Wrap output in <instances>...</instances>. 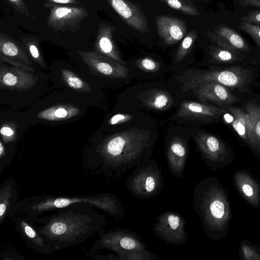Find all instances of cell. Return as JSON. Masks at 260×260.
I'll list each match as a JSON object with an SVG mask.
<instances>
[{
  "instance_id": "1",
  "label": "cell",
  "mask_w": 260,
  "mask_h": 260,
  "mask_svg": "<svg viewBox=\"0 0 260 260\" xmlns=\"http://www.w3.org/2000/svg\"><path fill=\"white\" fill-rule=\"evenodd\" d=\"M88 203H76L34 222L41 224L36 226L38 232L55 251L79 245L104 231L106 218Z\"/></svg>"
},
{
  "instance_id": "2",
  "label": "cell",
  "mask_w": 260,
  "mask_h": 260,
  "mask_svg": "<svg viewBox=\"0 0 260 260\" xmlns=\"http://www.w3.org/2000/svg\"><path fill=\"white\" fill-rule=\"evenodd\" d=\"M152 145L150 132L136 128L106 137L97 147V159L89 168L96 174L122 176L149 158Z\"/></svg>"
},
{
  "instance_id": "3",
  "label": "cell",
  "mask_w": 260,
  "mask_h": 260,
  "mask_svg": "<svg viewBox=\"0 0 260 260\" xmlns=\"http://www.w3.org/2000/svg\"><path fill=\"white\" fill-rule=\"evenodd\" d=\"M192 207L207 237L219 241L228 235L232 212L226 190L216 177L200 180L193 190Z\"/></svg>"
},
{
  "instance_id": "4",
  "label": "cell",
  "mask_w": 260,
  "mask_h": 260,
  "mask_svg": "<svg viewBox=\"0 0 260 260\" xmlns=\"http://www.w3.org/2000/svg\"><path fill=\"white\" fill-rule=\"evenodd\" d=\"M76 203L91 204L116 218H122L125 213L120 200L116 194L112 193L71 197L45 194L27 197L19 201L14 208L13 216L17 213L23 214L35 221L45 212L54 211Z\"/></svg>"
},
{
  "instance_id": "5",
  "label": "cell",
  "mask_w": 260,
  "mask_h": 260,
  "mask_svg": "<svg viewBox=\"0 0 260 260\" xmlns=\"http://www.w3.org/2000/svg\"><path fill=\"white\" fill-rule=\"evenodd\" d=\"M249 71L240 67L219 70H188L180 76L182 92H186L198 85L215 82L233 88H243L250 78Z\"/></svg>"
},
{
  "instance_id": "6",
  "label": "cell",
  "mask_w": 260,
  "mask_h": 260,
  "mask_svg": "<svg viewBox=\"0 0 260 260\" xmlns=\"http://www.w3.org/2000/svg\"><path fill=\"white\" fill-rule=\"evenodd\" d=\"M128 192L140 199L156 196L164 186L162 172L154 159L146 158L135 167L125 181Z\"/></svg>"
},
{
  "instance_id": "7",
  "label": "cell",
  "mask_w": 260,
  "mask_h": 260,
  "mask_svg": "<svg viewBox=\"0 0 260 260\" xmlns=\"http://www.w3.org/2000/svg\"><path fill=\"white\" fill-rule=\"evenodd\" d=\"M99 235V239L93 245L91 251L108 249L115 252L118 260L130 254L146 250V245L136 233L123 229L116 228Z\"/></svg>"
},
{
  "instance_id": "8",
  "label": "cell",
  "mask_w": 260,
  "mask_h": 260,
  "mask_svg": "<svg viewBox=\"0 0 260 260\" xmlns=\"http://www.w3.org/2000/svg\"><path fill=\"white\" fill-rule=\"evenodd\" d=\"M195 142L203 160L212 171L223 168L234 160L231 148L214 135L199 133L195 137Z\"/></svg>"
},
{
  "instance_id": "9",
  "label": "cell",
  "mask_w": 260,
  "mask_h": 260,
  "mask_svg": "<svg viewBox=\"0 0 260 260\" xmlns=\"http://www.w3.org/2000/svg\"><path fill=\"white\" fill-rule=\"evenodd\" d=\"M186 224L182 215L175 211H167L157 217L152 231L166 243L178 246L185 243L188 240Z\"/></svg>"
},
{
  "instance_id": "10",
  "label": "cell",
  "mask_w": 260,
  "mask_h": 260,
  "mask_svg": "<svg viewBox=\"0 0 260 260\" xmlns=\"http://www.w3.org/2000/svg\"><path fill=\"white\" fill-rule=\"evenodd\" d=\"M50 8L47 26L55 31L78 30L81 22L89 14L84 7L54 5Z\"/></svg>"
},
{
  "instance_id": "11",
  "label": "cell",
  "mask_w": 260,
  "mask_h": 260,
  "mask_svg": "<svg viewBox=\"0 0 260 260\" xmlns=\"http://www.w3.org/2000/svg\"><path fill=\"white\" fill-rule=\"evenodd\" d=\"M13 225L25 245L36 252L49 255L54 250L38 232L35 222L23 214L13 217Z\"/></svg>"
},
{
  "instance_id": "12",
  "label": "cell",
  "mask_w": 260,
  "mask_h": 260,
  "mask_svg": "<svg viewBox=\"0 0 260 260\" xmlns=\"http://www.w3.org/2000/svg\"><path fill=\"white\" fill-rule=\"evenodd\" d=\"M83 61L95 72L111 78H125L128 70L119 62L96 51H78Z\"/></svg>"
},
{
  "instance_id": "13",
  "label": "cell",
  "mask_w": 260,
  "mask_h": 260,
  "mask_svg": "<svg viewBox=\"0 0 260 260\" xmlns=\"http://www.w3.org/2000/svg\"><path fill=\"white\" fill-rule=\"evenodd\" d=\"M38 77L32 73L14 67H8L1 62L0 87L2 89L25 91L34 87Z\"/></svg>"
},
{
  "instance_id": "14",
  "label": "cell",
  "mask_w": 260,
  "mask_h": 260,
  "mask_svg": "<svg viewBox=\"0 0 260 260\" xmlns=\"http://www.w3.org/2000/svg\"><path fill=\"white\" fill-rule=\"evenodd\" d=\"M0 61L31 73L35 71L20 44L3 32L0 33Z\"/></svg>"
},
{
  "instance_id": "15",
  "label": "cell",
  "mask_w": 260,
  "mask_h": 260,
  "mask_svg": "<svg viewBox=\"0 0 260 260\" xmlns=\"http://www.w3.org/2000/svg\"><path fill=\"white\" fill-rule=\"evenodd\" d=\"M122 20L136 30L142 33L149 31L147 19L142 11L128 0H107Z\"/></svg>"
},
{
  "instance_id": "16",
  "label": "cell",
  "mask_w": 260,
  "mask_h": 260,
  "mask_svg": "<svg viewBox=\"0 0 260 260\" xmlns=\"http://www.w3.org/2000/svg\"><path fill=\"white\" fill-rule=\"evenodd\" d=\"M225 112V109L213 105L184 101L180 104L176 116L184 119L208 122L218 118Z\"/></svg>"
},
{
  "instance_id": "17",
  "label": "cell",
  "mask_w": 260,
  "mask_h": 260,
  "mask_svg": "<svg viewBox=\"0 0 260 260\" xmlns=\"http://www.w3.org/2000/svg\"><path fill=\"white\" fill-rule=\"evenodd\" d=\"M234 184L239 194L251 206L260 207V184L250 173L245 170L236 171Z\"/></svg>"
},
{
  "instance_id": "18",
  "label": "cell",
  "mask_w": 260,
  "mask_h": 260,
  "mask_svg": "<svg viewBox=\"0 0 260 260\" xmlns=\"http://www.w3.org/2000/svg\"><path fill=\"white\" fill-rule=\"evenodd\" d=\"M155 24L159 37L168 45L181 40L187 30L186 23L182 20L169 15L157 16Z\"/></svg>"
},
{
  "instance_id": "19",
  "label": "cell",
  "mask_w": 260,
  "mask_h": 260,
  "mask_svg": "<svg viewBox=\"0 0 260 260\" xmlns=\"http://www.w3.org/2000/svg\"><path fill=\"white\" fill-rule=\"evenodd\" d=\"M193 89L197 97L203 102L229 105L239 100L226 86L215 82L203 83Z\"/></svg>"
},
{
  "instance_id": "20",
  "label": "cell",
  "mask_w": 260,
  "mask_h": 260,
  "mask_svg": "<svg viewBox=\"0 0 260 260\" xmlns=\"http://www.w3.org/2000/svg\"><path fill=\"white\" fill-rule=\"evenodd\" d=\"M188 155V148L184 140L174 137L167 147L168 166L172 175L178 178L184 174Z\"/></svg>"
},
{
  "instance_id": "21",
  "label": "cell",
  "mask_w": 260,
  "mask_h": 260,
  "mask_svg": "<svg viewBox=\"0 0 260 260\" xmlns=\"http://www.w3.org/2000/svg\"><path fill=\"white\" fill-rule=\"evenodd\" d=\"M208 38L216 45L241 52H248L249 47L243 38L231 27L217 26L213 31H209Z\"/></svg>"
},
{
  "instance_id": "22",
  "label": "cell",
  "mask_w": 260,
  "mask_h": 260,
  "mask_svg": "<svg viewBox=\"0 0 260 260\" xmlns=\"http://www.w3.org/2000/svg\"><path fill=\"white\" fill-rule=\"evenodd\" d=\"M114 30V27L108 24L102 23L100 25L94 44L95 49L96 52L125 65L113 39Z\"/></svg>"
},
{
  "instance_id": "23",
  "label": "cell",
  "mask_w": 260,
  "mask_h": 260,
  "mask_svg": "<svg viewBox=\"0 0 260 260\" xmlns=\"http://www.w3.org/2000/svg\"><path fill=\"white\" fill-rule=\"evenodd\" d=\"M19 201L17 187L11 179L4 182L0 189V223L13 216V210Z\"/></svg>"
},
{
  "instance_id": "24",
  "label": "cell",
  "mask_w": 260,
  "mask_h": 260,
  "mask_svg": "<svg viewBox=\"0 0 260 260\" xmlns=\"http://www.w3.org/2000/svg\"><path fill=\"white\" fill-rule=\"evenodd\" d=\"M245 111L249 116L250 123L249 147L255 155L260 157V104L248 102L245 106Z\"/></svg>"
},
{
  "instance_id": "25",
  "label": "cell",
  "mask_w": 260,
  "mask_h": 260,
  "mask_svg": "<svg viewBox=\"0 0 260 260\" xmlns=\"http://www.w3.org/2000/svg\"><path fill=\"white\" fill-rule=\"evenodd\" d=\"M140 100L143 105L154 109L165 110L173 103V99L167 91L151 89L141 94Z\"/></svg>"
},
{
  "instance_id": "26",
  "label": "cell",
  "mask_w": 260,
  "mask_h": 260,
  "mask_svg": "<svg viewBox=\"0 0 260 260\" xmlns=\"http://www.w3.org/2000/svg\"><path fill=\"white\" fill-rule=\"evenodd\" d=\"M80 112V109L72 105L59 104L40 111L37 115L40 119L51 121L67 120Z\"/></svg>"
},
{
  "instance_id": "27",
  "label": "cell",
  "mask_w": 260,
  "mask_h": 260,
  "mask_svg": "<svg viewBox=\"0 0 260 260\" xmlns=\"http://www.w3.org/2000/svg\"><path fill=\"white\" fill-rule=\"evenodd\" d=\"M228 110L233 116L232 126L244 142L249 146L251 140L250 123L245 111L238 107H229Z\"/></svg>"
},
{
  "instance_id": "28",
  "label": "cell",
  "mask_w": 260,
  "mask_h": 260,
  "mask_svg": "<svg viewBox=\"0 0 260 260\" xmlns=\"http://www.w3.org/2000/svg\"><path fill=\"white\" fill-rule=\"evenodd\" d=\"M211 61L217 63H231L243 59L242 52L219 46H213L210 50Z\"/></svg>"
},
{
  "instance_id": "29",
  "label": "cell",
  "mask_w": 260,
  "mask_h": 260,
  "mask_svg": "<svg viewBox=\"0 0 260 260\" xmlns=\"http://www.w3.org/2000/svg\"><path fill=\"white\" fill-rule=\"evenodd\" d=\"M61 76L64 82L77 92L87 93L92 90L91 87L87 82L70 70L62 69Z\"/></svg>"
},
{
  "instance_id": "30",
  "label": "cell",
  "mask_w": 260,
  "mask_h": 260,
  "mask_svg": "<svg viewBox=\"0 0 260 260\" xmlns=\"http://www.w3.org/2000/svg\"><path fill=\"white\" fill-rule=\"evenodd\" d=\"M22 42L35 61L41 67L46 68V63L42 55L39 41L33 37H24Z\"/></svg>"
},
{
  "instance_id": "31",
  "label": "cell",
  "mask_w": 260,
  "mask_h": 260,
  "mask_svg": "<svg viewBox=\"0 0 260 260\" xmlns=\"http://www.w3.org/2000/svg\"><path fill=\"white\" fill-rule=\"evenodd\" d=\"M166 3L172 9L190 16H197L200 14L193 4L188 0H159Z\"/></svg>"
},
{
  "instance_id": "32",
  "label": "cell",
  "mask_w": 260,
  "mask_h": 260,
  "mask_svg": "<svg viewBox=\"0 0 260 260\" xmlns=\"http://www.w3.org/2000/svg\"><path fill=\"white\" fill-rule=\"evenodd\" d=\"M197 33L195 30H191L184 38L175 55V62L182 60L188 53L197 38Z\"/></svg>"
},
{
  "instance_id": "33",
  "label": "cell",
  "mask_w": 260,
  "mask_h": 260,
  "mask_svg": "<svg viewBox=\"0 0 260 260\" xmlns=\"http://www.w3.org/2000/svg\"><path fill=\"white\" fill-rule=\"evenodd\" d=\"M239 253L241 258L244 260H260V254L258 252L256 245L247 239L241 241Z\"/></svg>"
},
{
  "instance_id": "34",
  "label": "cell",
  "mask_w": 260,
  "mask_h": 260,
  "mask_svg": "<svg viewBox=\"0 0 260 260\" xmlns=\"http://www.w3.org/2000/svg\"><path fill=\"white\" fill-rule=\"evenodd\" d=\"M17 123L14 121L5 122L1 124L0 133L5 143L15 141L17 138Z\"/></svg>"
},
{
  "instance_id": "35",
  "label": "cell",
  "mask_w": 260,
  "mask_h": 260,
  "mask_svg": "<svg viewBox=\"0 0 260 260\" xmlns=\"http://www.w3.org/2000/svg\"><path fill=\"white\" fill-rule=\"evenodd\" d=\"M240 29L248 35L260 48V26L241 21Z\"/></svg>"
},
{
  "instance_id": "36",
  "label": "cell",
  "mask_w": 260,
  "mask_h": 260,
  "mask_svg": "<svg viewBox=\"0 0 260 260\" xmlns=\"http://www.w3.org/2000/svg\"><path fill=\"white\" fill-rule=\"evenodd\" d=\"M136 64L139 69L145 72H155L160 69L159 62L149 57L138 59Z\"/></svg>"
},
{
  "instance_id": "37",
  "label": "cell",
  "mask_w": 260,
  "mask_h": 260,
  "mask_svg": "<svg viewBox=\"0 0 260 260\" xmlns=\"http://www.w3.org/2000/svg\"><path fill=\"white\" fill-rule=\"evenodd\" d=\"M241 21L260 26V10L249 12L241 18Z\"/></svg>"
},
{
  "instance_id": "38",
  "label": "cell",
  "mask_w": 260,
  "mask_h": 260,
  "mask_svg": "<svg viewBox=\"0 0 260 260\" xmlns=\"http://www.w3.org/2000/svg\"><path fill=\"white\" fill-rule=\"evenodd\" d=\"M19 13L26 16L29 15V12L24 0H6Z\"/></svg>"
},
{
  "instance_id": "39",
  "label": "cell",
  "mask_w": 260,
  "mask_h": 260,
  "mask_svg": "<svg viewBox=\"0 0 260 260\" xmlns=\"http://www.w3.org/2000/svg\"><path fill=\"white\" fill-rule=\"evenodd\" d=\"M133 116L124 114H117L113 116L108 120V123L111 125L121 124L130 120Z\"/></svg>"
},
{
  "instance_id": "40",
  "label": "cell",
  "mask_w": 260,
  "mask_h": 260,
  "mask_svg": "<svg viewBox=\"0 0 260 260\" xmlns=\"http://www.w3.org/2000/svg\"><path fill=\"white\" fill-rule=\"evenodd\" d=\"M46 3L44 6L50 8L54 5H80L81 0H44Z\"/></svg>"
},
{
  "instance_id": "41",
  "label": "cell",
  "mask_w": 260,
  "mask_h": 260,
  "mask_svg": "<svg viewBox=\"0 0 260 260\" xmlns=\"http://www.w3.org/2000/svg\"><path fill=\"white\" fill-rule=\"evenodd\" d=\"M239 3L243 7L250 6L260 8V0H239Z\"/></svg>"
},
{
  "instance_id": "42",
  "label": "cell",
  "mask_w": 260,
  "mask_h": 260,
  "mask_svg": "<svg viewBox=\"0 0 260 260\" xmlns=\"http://www.w3.org/2000/svg\"><path fill=\"white\" fill-rule=\"evenodd\" d=\"M6 155V150L4 144L2 141H0V158L1 161L3 160Z\"/></svg>"
},
{
  "instance_id": "43",
  "label": "cell",
  "mask_w": 260,
  "mask_h": 260,
  "mask_svg": "<svg viewBox=\"0 0 260 260\" xmlns=\"http://www.w3.org/2000/svg\"><path fill=\"white\" fill-rule=\"evenodd\" d=\"M256 248L258 250V253L260 254V244L258 245H256Z\"/></svg>"
}]
</instances>
